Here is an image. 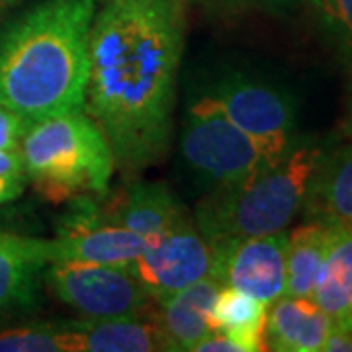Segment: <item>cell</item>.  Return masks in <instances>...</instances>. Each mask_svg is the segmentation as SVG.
I'll list each match as a JSON object with an SVG mask.
<instances>
[{
    "instance_id": "obj_1",
    "label": "cell",
    "mask_w": 352,
    "mask_h": 352,
    "mask_svg": "<svg viewBox=\"0 0 352 352\" xmlns=\"http://www.w3.org/2000/svg\"><path fill=\"white\" fill-rule=\"evenodd\" d=\"M182 51V0H98L85 112L124 170L147 168L168 153Z\"/></svg>"
},
{
    "instance_id": "obj_2",
    "label": "cell",
    "mask_w": 352,
    "mask_h": 352,
    "mask_svg": "<svg viewBox=\"0 0 352 352\" xmlns=\"http://www.w3.org/2000/svg\"><path fill=\"white\" fill-rule=\"evenodd\" d=\"M98 0H39L0 30V106L32 122L85 110Z\"/></svg>"
},
{
    "instance_id": "obj_3",
    "label": "cell",
    "mask_w": 352,
    "mask_h": 352,
    "mask_svg": "<svg viewBox=\"0 0 352 352\" xmlns=\"http://www.w3.org/2000/svg\"><path fill=\"white\" fill-rule=\"evenodd\" d=\"M325 149L327 143L300 139L280 161L239 186L212 190L194 212L201 235L214 243L286 231L303 212L311 178Z\"/></svg>"
},
{
    "instance_id": "obj_4",
    "label": "cell",
    "mask_w": 352,
    "mask_h": 352,
    "mask_svg": "<svg viewBox=\"0 0 352 352\" xmlns=\"http://www.w3.org/2000/svg\"><path fill=\"white\" fill-rule=\"evenodd\" d=\"M20 155L25 178L51 201L104 196L116 166L110 141L85 110L32 122Z\"/></svg>"
},
{
    "instance_id": "obj_5",
    "label": "cell",
    "mask_w": 352,
    "mask_h": 352,
    "mask_svg": "<svg viewBox=\"0 0 352 352\" xmlns=\"http://www.w3.org/2000/svg\"><path fill=\"white\" fill-rule=\"evenodd\" d=\"M180 155L194 178L210 192L239 186L270 164L258 143L204 94L186 110Z\"/></svg>"
},
{
    "instance_id": "obj_6",
    "label": "cell",
    "mask_w": 352,
    "mask_h": 352,
    "mask_svg": "<svg viewBox=\"0 0 352 352\" xmlns=\"http://www.w3.org/2000/svg\"><path fill=\"white\" fill-rule=\"evenodd\" d=\"M227 118L251 135L274 164L300 141L298 102L286 88L268 78L227 71L204 90Z\"/></svg>"
},
{
    "instance_id": "obj_7",
    "label": "cell",
    "mask_w": 352,
    "mask_h": 352,
    "mask_svg": "<svg viewBox=\"0 0 352 352\" xmlns=\"http://www.w3.org/2000/svg\"><path fill=\"white\" fill-rule=\"evenodd\" d=\"M43 280L65 305L87 319L143 314L153 302L131 266L55 261Z\"/></svg>"
},
{
    "instance_id": "obj_8",
    "label": "cell",
    "mask_w": 352,
    "mask_h": 352,
    "mask_svg": "<svg viewBox=\"0 0 352 352\" xmlns=\"http://www.w3.org/2000/svg\"><path fill=\"white\" fill-rule=\"evenodd\" d=\"M212 261L210 241L188 215L159 237L147 241L129 266L153 302H159L210 276Z\"/></svg>"
},
{
    "instance_id": "obj_9",
    "label": "cell",
    "mask_w": 352,
    "mask_h": 352,
    "mask_svg": "<svg viewBox=\"0 0 352 352\" xmlns=\"http://www.w3.org/2000/svg\"><path fill=\"white\" fill-rule=\"evenodd\" d=\"M212 245V272L221 286H231L270 305L286 296V247L288 233L261 237H227Z\"/></svg>"
},
{
    "instance_id": "obj_10",
    "label": "cell",
    "mask_w": 352,
    "mask_h": 352,
    "mask_svg": "<svg viewBox=\"0 0 352 352\" xmlns=\"http://www.w3.org/2000/svg\"><path fill=\"white\" fill-rule=\"evenodd\" d=\"M143 247L145 241L138 233L110 219H102L100 210L90 196L73 198V206L53 239L55 261L73 263L129 266Z\"/></svg>"
},
{
    "instance_id": "obj_11",
    "label": "cell",
    "mask_w": 352,
    "mask_h": 352,
    "mask_svg": "<svg viewBox=\"0 0 352 352\" xmlns=\"http://www.w3.org/2000/svg\"><path fill=\"white\" fill-rule=\"evenodd\" d=\"M53 261V239L0 229V315L36 305Z\"/></svg>"
},
{
    "instance_id": "obj_12",
    "label": "cell",
    "mask_w": 352,
    "mask_h": 352,
    "mask_svg": "<svg viewBox=\"0 0 352 352\" xmlns=\"http://www.w3.org/2000/svg\"><path fill=\"white\" fill-rule=\"evenodd\" d=\"M71 352H155L170 351L155 314L65 323Z\"/></svg>"
},
{
    "instance_id": "obj_13",
    "label": "cell",
    "mask_w": 352,
    "mask_h": 352,
    "mask_svg": "<svg viewBox=\"0 0 352 352\" xmlns=\"http://www.w3.org/2000/svg\"><path fill=\"white\" fill-rule=\"evenodd\" d=\"M266 307L264 346L268 351H323L333 321L311 298L282 296Z\"/></svg>"
},
{
    "instance_id": "obj_14",
    "label": "cell",
    "mask_w": 352,
    "mask_h": 352,
    "mask_svg": "<svg viewBox=\"0 0 352 352\" xmlns=\"http://www.w3.org/2000/svg\"><path fill=\"white\" fill-rule=\"evenodd\" d=\"M221 288L215 278L206 276L157 302L159 311L155 317L170 351H194L201 339L217 331L212 321V309Z\"/></svg>"
},
{
    "instance_id": "obj_15",
    "label": "cell",
    "mask_w": 352,
    "mask_h": 352,
    "mask_svg": "<svg viewBox=\"0 0 352 352\" xmlns=\"http://www.w3.org/2000/svg\"><path fill=\"white\" fill-rule=\"evenodd\" d=\"M302 214L314 221L352 229V139L335 147L327 145Z\"/></svg>"
},
{
    "instance_id": "obj_16",
    "label": "cell",
    "mask_w": 352,
    "mask_h": 352,
    "mask_svg": "<svg viewBox=\"0 0 352 352\" xmlns=\"http://www.w3.org/2000/svg\"><path fill=\"white\" fill-rule=\"evenodd\" d=\"M186 208L161 182H135L126 190L110 221L138 233L141 239L151 241L188 217Z\"/></svg>"
},
{
    "instance_id": "obj_17",
    "label": "cell",
    "mask_w": 352,
    "mask_h": 352,
    "mask_svg": "<svg viewBox=\"0 0 352 352\" xmlns=\"http://www.w3.org/2000/svg\"><path fill=\"white\" fill-rule=\"evenodd\" d=\"M314 300L333 325L352 329V229L340 227L315 282Z\"/></svg>"
},
{
    "instance_id": "obj_18",
    "label": "cell",
    "mask_w": 352,
    "mask_h": 352,
    "mask_svg": "<svg viewBox=\"0 0 352 352\" xmlns=\"http://www.w3.org/2000/svg\"><path fill=\"white\" fill-rule=\"evenodd\" d=\"M340 227L307 219L288 233L286 247V296L311 298L321 264Z\"/></svg>"
},
{
    "instance_id": "obj_19",
    "label": "cell",
    "mask_w": 352,
    "mask_h": 352,
    "mask_svg": "<svg viewBox=\"0 0 352 352\" xmlns=\"http://www.w3.org/2000/svg\"><path fill=\"white\" fill-rule=\"evenodd\" d=\"M266 305L252 296L231 286H223L212 309L214 327L226 333L239 352L266 351L264 346Z\"/></svg>"
},
{
    "instance_id": "obj_20",
    "label": "cell",
    "mask_w": 352,
    "mask_h": 352,
    "mask_svg": "<svg viewBox=\"0 0 352 352\" xmlns=\"http://www.w3.org/2000/svg\"><path fill=\"white\" fill-rule=\"evenodd\" d=\"M321 36L352 63V0H309Z\"/></svg>"
},
{
    "instance_id": "obj_21",
    "label": "cell",
    "mask_w": 352,
    "mask_h": 352,
    "mask_svg": "<svg viewBox=\"0 0 352 352\" xmlns=\"http://www.w3.org/2000/svg\"><path fill=\"white\" fill-rule=\"evenodd\" d=\"M0 352H71L65 323H43L0 333Z\"/></svg>"
},
{
    "instance_id": "obj_22",
    "label": "cell",
    "mask_w": 352,
    "mask_h": 352,
    "mask_svg": "<svg viewBox=\"0 0 352 352\" xmlns=\"http://www.w3.org/2000/svg\"><path fill=\"white\" fill-rule=\"evenodd\" d=\"M32 120L0 106V151H20V143Z\"/></svg>"
},
{
    "instance_id": "obj_23",
    "label": "cell",
    "mask_w": 352,
    "mask_h": 352,
    "mask_svg": "<svg viewBox=\"0 0 352 352\" xmlns=\"http://www.w3.org/2000/svg\"><path fill=\"white\" fill-rule=\"evenodd\" d=\"M194 352H239L237 344L227 337L221 331H214L212 335H208L206 339H201Z\"/></svg>"
},
{
    "instance_id": "obj_24",
    "label": "cell",
    "mask_w": 352,
    "mask_h": 352,
    "mask_svg": "<svg viewBox=\"0 0 352 352\" xmlns=\"http://www.w3.org/2000/svg\"><path fill=\"white\" fill-rule=\"evenodd\" d=\"M323 351L327 352H352V329L333 325Z\"/></svg>"
},
{
    "instance_id": "obj_25",
    "label": "cell",
    "mask_w": 352,
    "mask_h": 352,
    "mask_svg": "<svg viewBox=\"0 0 352 352\" xmlns=\"http://www.w3.org/2000/svg\"><path fill=\"white\" fill-rule=\"evenodd\" d=\"M28 178L25 176H4L0 175V206L16 200L24 194Z\"/></svg>"
},
{
    "instance_id": "obj_26",
    "label": "cell",
    "mask_w": 352,
    "mask_h": 352,
    "mask_svg": "<svg viewBox=\"0 0 352 352\" xmlns=\"http://www.w3.org/2000/svg\"><path fill=\"white\" fill-rule=\"evenodd\" d=\"M0 175L25 176L20 151H0Z\"/></svg>"
},
{
    "instance_id": "obj_27",
    "label": "cell",
    "mask_w": 352,
    "mask_h": 352,
    "mask_svg": "<svg viewBox=\"0 0 352 352\" xmlns=\"http://www.w3.org/2000/svg\"><path fill=\"white\" fill-rule=\"evenodd\" d=\"M300 0H235V4H251L256 8H264L268 12H284L296 6Z\"/></svg>"
},
{
    "instance_id": "obj_28",
    "label": "cell",
    "mask_w": 352,
    "mask_h": 352,
    "mask_svg": "<svg viewBox=\"0 0 352 352\" xmlns=\"http://www.w3.org/2000/svg\"><path fill=\"white\" fill-rule=\"evenodd\" d=\"M344 135L349 139H352V92H351V104H349V113H346V120H344Z\"/></svg>"
},
{
    "instance_id": "obj_29",
    "label": "cell",
    "mask_w": 352,
    "mask_h": 352,
    "mask_svg": "<svg viewBox=\"0 0 352 352\" xmlns=\"http://www.w3.org/2000/svg\"><path fill=\"white\" fill-rule=\"evenodd\" d=\"M194 2H201V4H235V0H194Z\"/></svg>"
},
{
    "instance_id": "obj_30",
    "label": "cell",
    "mask_w": 352,
    "mask_h": 352,
    "mask_svg": "<svg viewBox=\"0 0 352 352\" xmlns=\"http://www.w3.org/2000/svg\"><path fill=\"white\" fill-rule=\"evenodd\" d=\"M18 2H22V0H0V8H10V6L18 4Z\"/></svg>"
}]
</instances>
